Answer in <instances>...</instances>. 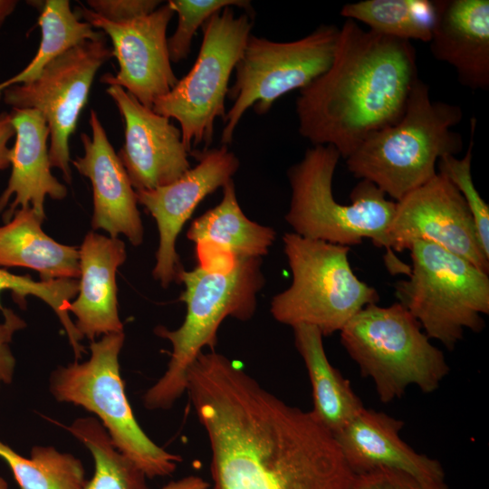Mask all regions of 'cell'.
<instances>
[{"label":"cell","instance_id":"31","mask_svg":"<svg viewBox=\"0 0 489 489\" xmlns=\"http://www.w3.org/2000/svg\"><path fill=\"white\" fill-rule=\"evenodd\" d=\"M168 4L177 15V28L168 38L169 58L175 63L188 56L194 35L214 14L227 6L251 9L245 0H169Z\"/></svg>","mask_w":489,"mask_h":489},{"label":"cell","instance_id":"39","mask_svg":"<svg viewBox=\"0 0 489 489\" xmlns=\"http://www.w3.org/2000/svg\"><path fill=\"white\" fill-rule=\"evenodd\" d=\"M2 93H3V91H0V98H1V96H2Z\"/></svg>","mask_w":489,"mask_h":489},{"label":"cell","instance_id":"5","mask_svg":"<svg viewBox=\"0 0 489 489\" xmlns=\"http://www.w3.org/2000/svg\"><path fill=\"white\" fill-rule=\"evenodd\" d=\"M462 118L458 105L432 101L418 78L401 119L367 137L345 159L347 168L397 202L435 177L441 158L463 150L461 135L452 130Z\"/></svg>","mask_w":489,"mask_h":489},{"label":"cell","instance_id":"1","mask_svg":"<svg viewBox=\"0 0 489 489\" xmlns=\"http://www.w3.org/2000/svg\"><path fill=\"white\" fill-rule=\"evenodd\" d=\"M186 391L208 438L210 489H351L355 475L331 432L239 363L201 352Z\"/></svg>","mask_w":489,"mask_h":489},{"label":"cell","instance_id":"21","mask_svg":"<svg viewBox=\"0 0 489 489\" xmlns=\"http://www.w3.org/2000/svg\"><path fill=\"white\" fill-rule=\"evenodd\" d=\"M79 253V292L68 307L76 317L78 331L91 341L101 334L123 332L118 312L116 272L127 257L124 242L89 232Z\"/></svg>","mask_w":489,"mask_h":489},{"label":"cell","instance_id":"3","mask_svg":"<svg viewBox=\"0 0 489 489\" xmlns=\"http://www.w3.org/2000/svg\"><path fill=\"white\" fill-rule=\"evenodd\" d=\"M185 290L180 301L187 313L180 327L158 326L155 333L168 340L172 352L164 375L143 397L149 409L169 408L186 392L187 371L204 348L215 350L217 331L227 317L250 320L256 295L264 284L262 258L246 257L198 264L178 278Z\"/></svg>","mask_w":489,"mask_h":489},{"label":"cell","instance_id":"27","mask_svg":"<svg viewBox=\"0 0 489 489\" xmlns=\"http://www.w3.org/2000/svg\"><path fill=\"white\" fill-rule=\"evenodd\" d=\"M67 428L94 458V475L82 489H149L145 474L116 448L101 421L82 417Z\"/></svg>","mask_w":489,"mask_h":489},{"label":"cell","instance_id":"17","mask_svg":"<svg viewBox=\"0 0 489 489\" xmlns=\"http://www.w3.org/2000/svg\"><path fill=\"white\" fill-rule=\"evenodd\" d=\"M89 123L91 136L81 134L83 155L72 163L92 186L91 227L102 229L113 238L122 234L131 244L139 245L144 229L136 192L94 110H91Z\"/></svg>","mask_w":489,"mask_h":489},{"label":"cell","instance_id":"32","mask_svg":"<svg viewBox=\"0 0 489 489\" xmlns=\"http://www.w3.org/2000/svg\"><path fill=\"white\" fill-rule=\"evenodd\" d=\"M351 489H449L445 480H428L409 473L377 468L355 475Z\"/></svg>","mask_w":489,"mask_h":489},{"label":"cell","instance_id":"8","mask_svg":"<svg viewBox=\"0 0 489 489\" xmlns=\"http://www.w3.org/2000/svg\"><path fill=\"white\" fill-rule=\"evenodd\" d=\"M410 273L395 295L429 339L452 350L465 330L480 332L489 313V277L467 260L428 242L411 244Z\"/></svg>","mask_w":489,"mask_h":489},{"label":"cell","instance_id":"4","mask_svg":"<svg viewBox=\"0 0 489 489\" xmlns=\"http://www.w3.org/2000/svg\"><path fill=\"white\" fill-rule=\"evenodd\" d=\"M340 158L332 146L317 145L288 169L292 197L286 222L296 235L331 244L350 247L370 239L374 245L386 249L389 273L408 276L410 265L398 259L390 246L396 201L388 199L373 183L361 179L350 193V205L337 202L332 180Z\"/></svg>","mask_w":489,"mask_h":489},{"label":"cell","instance_id":"9","mask_svg":"<svg viewBox=\"0 0 489 489\" xmlns=\"http://www.w3.org/2000/svg\"><path fill=\"white\" fill-rule=\"evenodd\" d=\"M124 338V332L110 333L92 341L87 361H76L53 371L51 392L59 401L82 406L96 414L116 448L147 477L169 475L182 459L157 446L133 415L119 364Z\"/></svg>","mask_w":489,"mask_h":489},{"label":"cell","instance_id":"26","mask_svg":"<svg viewBox=\"0 0 489 489\" xmlns=\"http://www.w3.org/2000/svg\"><path fill=\"white\" fill-rule=\"evenodd\" d=\"M340 14L379 34L429 43L435 5L429 0H363L346 4Z\"/></svg>","mask_w":489,"mask_h":489},{"label":"cell","instance_id":"30","mask_svg":"<svg viewBox=\"0 0 489 489\" xmlns=\"http://www.w3.org/2000/svg\"><path fill=\"white\" fill-rule=\"evenodd\" d=\"M470 140L465 156H445L437 162L438 173L446 177L465 199L475 222L481 245L489 256V206L477 191L471 172L475 120H471Z\"/></svg>","mask_w":489,"mask_h":489},{"label":"cell","instance_id":"28","mask_svg":"<svg viewBox=\"0 0 489 489\" xmlns=\"http://www.w3.org/2000/svg\"><path fill=\"white\" fill-rule=\"evenodd\" d=\"M0 458L20 489H82L86 483L82 462L51 446H34L24 457L0 440Z\"/></svg>","mask_w":489,"mask_h":489},{"label":"cell","instance_id":"6","mask_svg":"<svg viewBox=\"0 0 489 489\" xmlns=\"http://www.w3.org/2000/svg\"><path fill=\"white\" fill-rule=\"evenodd\" d=\"M340 333L342 346L361 375L372 380L383 403L401 398L413 385L435 392L450 370L443 351L399 302L367 305Z\"/></svg>","mask_w":489,"mask_h":489},{"label":"cell","instance_id":"29","mask_svg":"<svg viewBox=\"0 0 489 489\" xmlns=\"http://www.w3.org/2000/svg\"><path fill=\"white\" fill-rule=\"evenodd\" d=\"M3 291H11L15 302L24 308L27 296H35L47 303L63 326L76 359L81 358L85 351L80 343L83 337L78 331L68 312L71 301L79 292L77 279L34 281L28 275H17L0 269V294ZM2 309L0 302V310Z\"/></svg>","mask_w":489,"mask_h":489},{"label":"cell","instance_id":"18","mask_svg":"<svg viewBox=\"0 0 489 489\" xmlns=\"http://www.w3.org/2000/svg\"><path fill=\"white\" fill-rule=\"evenodd\" d=\"M404 422L365 407L333 436L354 475L391 468L428 480H445L441 463L419 454L401 437Z\"/></svg>","mask_w":489,"mask_h":489},{"label":"cell","instance_id":"19","mask_svg":"<svg viewBox=\"0 0 489 489\" xmlns=\"http://www.w3.org/2000/svg\"><path fill=\"white\" fill-rule=\"evenodd\" d=\"M429 41L434 58L451 65L472 91L489 87V1L436 0Z\"/></svg>","mask_w":489,"mask_h":489},{"label":"cell","instance_id":"25","mask_svg":"<svg viewBox=\"0 0 489 489\" xmlns=\"http://www.w3.org/2000/svg\"><path fill=\"white\" fill-rule=\"evenodd\" d=\"M38 24L42 38L34 57L20 72L0 83L4 91L9 86L27 83L37 78L50 62L88 40L104 35L97 32L71 9L67 0H47L43 5Z\"/></svg>","mask_w":489,"mask_h":489},{"label":"cell","instance_id":"36","mask_svg":"<svg viewBox=\"0 0 489 489\" xmlns=\"http://www.w3.org/2000/svg\"><path fill=\"white\" fill-rule=\"evenodd\" d=\"M210 484L202 477L188 475L177 481H172L161 489H210Z\"/></svg>","mask_w":489,"mask_h":489},{"label":"cell","instance_id":"23","mask_svg":"<svg viewBox=\"0 0 489 489\" xmlns=\"http://www.w3.org/2000/svg\"><path fill=\"white\" fill-rule=\"evenodd\" d=\"M43 220L31 206L22 207L0 226V265L35 270L42 281L79 278V249L47 235Z\"/></svg>","mask_w":489,"mask_h":489},{"label":"cell","instance_id":"13","mask_svg":"<svg viewBox=\"0 0 489 489\" xmlns=\"http://www.w3.org/2000/svg\"><path fill=\"white\" fill-rule=\"evenodd\" d=\"M392 251L417 241L435 244L489 273L472 214L456 187L438 172L396 202L389 232Z\"/></svg>","mask_w":489,"mask_h":489},{"label":"cell","instance_id":"10","mask_svg":"<svg viewBox=\"0 0 489 489\" xmlns=\"http://www.w3.org/2000/svg\"><path fill=\"white\" fill-rule=\"evenodd\" d=\"M253 28L248 13L235 15L232 6L214 14L203 25V40L197 58L182 79L152 110L180 125L182 140L189 152L213 140L216 118H225V100L235 70Z\"/></svg>","mask_w":489,"mask_h":489},{"label":"cell","instance_id":"24","mask_svg":"<svg viewBox=\"0 0 489 489\" xmlns=\"http://www.w3.org/2000/svg\"><path fill=\"white\" fill-rule=\"evenodd\" d=\"M294 343L302 356L312 390L313 409L317 419L335 434L364 408L350 381L329 361L321 332L313 326L292 327Z\"/></svg>","mask_w":489,"mask_h":489},{"label":"cell","instance_id":"14","mask_svg":"<svg viewBox=\"0 0 489 489\" xmlns=\"http://www.w3.org/2000/svg\"><path fill=\"white\" fill-rule=\"evenodd\" d=\"M75 13L111 41L119 71L116 75H102L103 83L121 87L150 109L177 84L179 79L172 70L167 38L174 12L168 3L148 15L124 23L107 21L82 5Z\"/></svg>","mask_w":489,"mask_h":489},{"label":"cell","instance_id":"34","mask_svg":"<svg viewBox=\"0 0 489 489\" xmlns=\"http://www.w3.org/2000/svg\"><path fill=\"white\" fill-rule=\"evenodd\" d=\"M4 320L0 322V388L2 384H10L13 380L15 359L10 343L14 333L26 326L25 321L13 310H1Z\"/></svg>","mask_w":489,"mask_h":489},{"label":"cell","instance_id":"12","mask_svg":"<svg viewBox=\"0 0 489 489\" xmlns=\"http://www.w3.org/2000/svg\"><path fill=\"white\" fill-rule=\"evenodd\" d=\"M112 57L103 36L82 42L43 68L34 81L7 87L4 101L12 109H34L50 130L51 168L71 183L69 140L86 105L98 70Z\"/></svg>","mask_w":489,"mask_h":489},{"label":"cell","instance_id":"15","mask_svg":"<svg viewBox=\"0 0 489 489\" xmlns=\"http://www.w3.org/2000/svg\"><path fill=\"white\" fill-rule=\"evenodd\" d=\"M190 153L197 164L181 177L155 189L135 191L137 202L157 222L159 244L152 274L164 288L173 282L178 283L184 270L176 251V241L184 224L206 196L232 180L240 164L225 145Z\"/></svg>","mask_w":489,"mask_h":489},{"label":"cell","instance_id":"22","mask_svg":"<svg viewBox=\"0 0 489 489\" xmlns=\"http://www.w3.org/2000/svg\"><path fill=\"white\" fill-rule=\"evenodd\" d=\"M187 235L197 244L198 264H206L232 258H262L273 244L276 232L247 218L230 180L223 187L220 203L196 218Z\"/></svg>","mask_w":489,"mask_h":489},{"label":"cell","instance_id":"35","mask_svg":"<svg viewBox=\"0 0 489 489\" xmlns=\"http://www.w3.org/2000/svg\"><path fill=\"white\" fill-rule=\"evenodd\" d=\"M14 136V129L11 121L10 112L0 113V170L10 166V149L7 144Z\"/></svg>","mask_w":489,"mask_h":489},{"label":"cell","instance_id":"33","mask_svg":"<svg viewBox=\"0 0 489 489\" xmlns=\"http://www.w3.org/2000/svg\"><path fill=\"white\" fill-rule=\"evenodd\" d=\"M157 0H88L92 12L113 23H124L148 15L161 5Z\"/></svg>","mask_w":489,"mask_h":489},{"label":"cell","instance_id":"20","mask_svg":"<svg viewBox=\"0 0 489 489\" xmlns=\"http://www.w3.org/2000/svg\"><path fill=\"white\" fill-rule=\"evenodd\" d=\"M10 115L15 140L10 149L12 171L0 196V212L8 206L4 214L8 222L17 209L31 206L44 219L46 196L62 200L67 195V188L51 173L47 145L50 130L37 110L12 109Z\"/></svg>","mask_w":489,"mask_h":489},{"label":"cell","instance_id":"16","mask_svg":"<svg viewBox=\"0 0 489 489\" xmlns=\"http://www.w3.org/2000/svg\"><path fill=\"white\" fill-rule=\"evenodd\" d=\"M106 92L124 121V144L118 156L135 191L167 186L191 168L180 129L170 119L118 85H110Z\"/></svg>","mask_w":489,"mask_h":489},{"label":"cell","instance_id":"11","mask_svg":"<svg viewBox=\"0 0 489 489\" xmlns=\"http://www.w3.org/2000/svg\"><path fill=\"white\" fill-rule=\"evenodd\" d=\"M339 28L321 24L308 35L291 42H274L250 34L235 67V80L227 96L234 101L225 113L223 145L234 133L246 110L266 114L287 92L302 90L327 71L331 63Z\"/></svg>","mask_w":489,"mask_h":489},{"label":"cell","instance_id":"37","mask_svg":"<svg viewBox=\"0 0 489 489\" xmlns=\"http://www.w3.org/2000/svg\"><path fill=\"white\" fill-rule=\"evenodd\" d=\"M17 5L15 0H0V27Z\"/></svg>","mask_w":489,"mask_h":489},{"label":"cell","instance_id":"2","mask_svg":"<svg viewBox=\"0 0 489 489\" xmlns=\"http://www.w3.org/2000/svg\"><path fill=\"white\" fill-rule=\"evenodd\" d=\"M411 42L362 29L346 19L331 65L300 90L299 132L346 159L370 134L403 116L418 79Z\"/></svg>","mask_w":489,"mask_h":489},{"label":"cell","instance_id":"7","mask_svg":"<svg viewBox=\"0 0 489 489\" xmlns=\"http://www.w3.org/2000/svg\"><path fill=\"white\" fill-rule=\"evenodd\" d=\"M283 241L292 282L272 299L270 312L278 322L311 325L329 336L379 301L378 291L352 271L349 246L294 233L285 234Z\"/></svg>","mask_w":489,"mask_h":489},{"label":"cell","instance_id":"38","mask_svg":"<svg viewBox=\"0 0 489 489\" xmlns=\"http://www.w3.org/2000/svg\"><path fill=\"white\" fill-rule=\"evenodd\" d=\"M0 489H8V484L6 481L0 476Z\"/></svg>","mask_w":489,"mask_h":489}]
</instances>
